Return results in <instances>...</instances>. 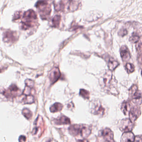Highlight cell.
<instances>
[{"label": "cell", "mask_w": 142, "mask_h": 142, "mask_svg": "<svg viewBox=\"0 0 142 142\" xmlns=\"http://www.w3.org/2000/svg\"><path fill=\"white\" fill-rule=\"evenodd\" d=\"M61 20V17L60 15H56L52 20V26L54 27H58L59 25Z\"/></svg>", "instance_id": "21"}, {"label": "cell", "mask_w": 142, "mask_h": 142, "mask_svg": "<svg viewBox=\"0 0 142 142\" xmlns=\"http://www.w3.org/2000/svg\"><path fill=\"white\" fill-rule=\"evenodd\" d=\"M134 142H142L141 135H137L135 138Z\"/></svg>", "instance_id": "31"}, {"label": "cell", "mask_w": 142, "mask_h": 142, "mask_svg": "<svg viewBox=\"0 0 142 142\" xmlns=\"http://www.w3.org/2000/svg\"><path fill=\"white\" fill-rule=\"evenodd\" d=\"M61 74L58 68L55 67L49 73V78L52 84L56 83L60 77Z\"/></svg>", "instance_id": "10"}, {"label": "cell", "mask_w": 142, "mask_h": 142, "mask_svg": "<svg viewBox=\"0 0 142 142\" xmlns=\"http://www.w3.org/2000/svg\"><path fill=\"white\" fill-rule=\"evenodd\" d=\"M80 95L84 99H89L90 93L88 91L86 90L85 89H81L80 92Z\"/></svg>", "instance_id": "23"}, {"label": "cell", "mask_w": 142, "mask_h": 142, "mask_svg": "<svg viewBox=\"0 0 142 142\" xmlns=\"http://www.w3.org/2000/svg\"><path fill=\"white\" fill-rule=\"evenodd\" d=\"M69 132L73 136H80L85 138L91 133V128L88 125H73L69 127Z\"/></svg>", "instance_id": "2"}, {"label": "cell", "mask_w": 142, "mask_h": 142, "mask_svg": "<svg viewBox=\"0 0 142 142\" xmlns=\"http://www.w3.org/2000/svg\"><path fill=\"white\" fill-rule=\"evenodd\" d=\"M121 56L124 62L129 60L130 58V54L129 49L127 46L123 45L120 49Z\"/></svg>", "instance_id": "12"}, {"label": "cell", "mask_w": 142, "mask_h": 142, "mask_svg": "<svg viewBox=\"0 0 142 142\" xmlns=\"http://www.w3.org/2000/svg\"><path fill=\"white\" fill-rule=\"evenodd\" d=\"M18 36L16 32L8 30L4 33L3 40L5 42L8 43H13L18 39Z\"/></svg>", "instance_id": "7"}, {"label": "cell", "mask_w": 142, "mask_h": 142, "mask_svg": "<svg viewBox=\"0 0 142 142\" xmlns=\"http://www.w3.org/2000/svg\"><path fill=\"white\" fill-rule=\"evenodd\" d=\"M126 69L128 73L130 74L134 72L135 71V66L133 64H132L130 63H128L126 65Z\"/></svg>", "instance_id": "24"}, {"label": "cell", "mask_w": 142, "mask_h": 142, "mask_svg": "<svg viewBox=\"0 0 142 142\" xmlns=\"http://www.w3.org/2000/svg\"><path fill=\"white\" fill-rule=\"evenodd\" d=\"M141 114L140 109L137 106L132 108L129 113V118L132 122L135 121Z\"/></svg>", "instance_id": "11"}, {"label": "cell", "mask_w": 142, "mask_h": 142, "mask_svg": "<svg viewBox=\"0 0 142 142\" xmlns=\"http://www.w3.org/2000/svg\"><path fill=\"white\" fill-rule=\"evenodd\" d=\"M20 92V90L16 85L12 84L7 90L4 91L3 94L7 98L11 99L16 97L19 94Z\"/></svg>", "instance_id": "6"}, {"label": "cell", "mask_w": 142, "mask_h": 142, "mask_svg": "<svg viewBox=\"0 0 142 142\" xmlns=\"http://www.w3.org/2000/svg\"><path fill=\"white\" fill-rule=\"evenodd\" d=\"M119 127L121 131L125 133L131 131L134 127V124L130 119H124L119 123Z\"/></svg>", "instance_id": "5"}, {"label": "cell", "mask_w": 142, "mask_h": 142, "mask_svg": "<svg viewBox=\"0 0 142 142\" xmlns=\"http://www.w3.org/2000/svg\"><path fill=\"white\" fill-rule=\"evenodd\" d=\"M36 7L38 9L40 16L43 19L46 18L51 12V8L48 3L45 0H40L38 1L36 4Z\"/></svg>", "instance_id": "4"}, {"label": "cell", "mask_w": 142, "mask_h": 142, "mask_svg": "<svg viewBox=\"0 0 142 142\" xmlns=\"http://www.w3.org/2000/svg\"><path fill=\"white\" fill-rule=\"evenodd\" d=\"M140 40V37L138 35L135 34V33L133 34L130 38V41L133 43H137Z\"/></svg>", "instance_id": "22"}, {"label": "cell", "mask_w": 142, "mask_h": 142, "mask_svg": "<svg viewBox=\"0 0 142 142\" xmlns=\"http://www.w3.org/2000/svg\"><path fill=\"white\" fill-rule=\"evenodd\" d=\"M37 19V15L36 12L33 10H29L24 13L20 27L22 30H26L33 27Z\"/></svg>", "instance_id": "3"}, {"label": "cell", "mask_w": 142, "mask_h": 142, "mask_svg": "<svg viewBox=\"0 0 142 142\" xmlns=\"http://www.w3.org/2000/svg\"><path fill=\"white\" fill-rule=\"evenodd\" d=\"M92 113L95 115L103 116L105 113V109L100 101H96L93 103Z\"/></svg>", "instance_id": "9"}, {"label": "cell", "mask_w": 142, "mask_h": 142, "mask_svg": "<svg viewBox=\"0 0 142 142\" xmlns=\"http://www.w3.org/2000/svg\"><path fill=\"white\" fill-rule=\"evenodd\" d=\"M78 6V4L76 1H72L70 3V5L69 6L68 10H70L71 11H74L77 9Z\"/></svg>", "instance_id": "25"}, {"label": "cell", "mask_w": 142, "mask_h": 142, "mask_svg": "<svg viewBox=\"0 0 142 142\" xmlns=\"http://www.w3.org/2000/svg\"><path fill=\"white\" fill-rule=\"evenodd\" d=\"M132 100L135 103L141 104L142 103V93L140 91L137 90L131 96Z\"/></svg>", "instance_id": "16"}, {"label": "cell", "mask_w": 142, "mask_h": 142, "mask_svg": "<svg viewBox=\"0 0 142 142\" xmlns=\"http://www.w3.org/2000/svg\"><path fill=\"white\" fill-rule=\"evenodd\" d=\"M127 33H128V32H127V31L126 29H121L119 32V34L121 36L123 37L125 35H126Z\"/></svg>", "instance_id": "30"}, {"label": "cell", "mask_w": 142, "mask_h": 142, "mask_svg": "<svg viewBox=\"0 0 142 142\" xmlns=\"http://www.w3.org/2000/svg\"><path fill=\"white\" fill-rule=\"evenodd\" d=\"M101 84L106 90L112 94H118L117 85L115 81H113L112 79V74L111 71L105 72V74L102 76Z\"/></svg>", "instance_id": "1"}, {"label": "cell", "mask_w": 142, "mask_h": 142, "mask_svg": "<svg viewBox=\"0 0 142 142\" xmlns=\"http://www.w3.org/2000/svg\"><path fill=\"white\" fill-rule=\"evenodd\" d=\"M63 105L60 103H56L50 107V111L52 113H55L60 111L63 109Z\"/></svg>", "instance_id": "18"}, {"label": "cell", "mask_w": 142, "mask_h": 142, "mask_svg": "<svg viewBox=\"0 0 142 142\" xmlns=\"http://www.w3.org/2000/svg\"><path fill=\"white\" fill-rule=\"evenodd\" d=\"M4 70V68H1L0 67V72Z\"/></svg>", "instance_id": "34"}, {"label": "cell", "mask_w": 142, "mask_h": 142, "mask_svg": "<svg viewBox=\"0 0 142 142\" xmlns=\"http://www.w3.org/2000/svg\"><path fill=\"white\" fill-rule=\"evenodd\" d=\"M135 136L131 132L123 133L121 138V142H134Z\"/></svg>", "instance_id": "13"}, {"label": "cell", "mask_w": 142, "mask_h": 142, "mask_svg": "<svg viewBox=\"0 0 142 142\" xmlns=\"http://www.w3.org/2000/svg\"><path fill=\"white\" fill-rule=\"evenodd\" d=\"M33 88L29 87H28L27 86H26L25 89L22 92V95H24L25 96L31 95V92H32V90L33 89Z\"/></svg>", "instance_id": "26"}, {"label": "cell", "mask_w": 142, "mask_h": 142, "mask_svg": "<svg viewBox=\"0 0 142 142\" xmlns=\"http://www.w3.org/2000/svg\"><path fill=\"white\" fill-rule=\"evenodd\" d=\"M131 108V104L129 101H125L123 102L122 103L121 107V110L125 115H129Z\"/></svg>", "instance_id": "15"}, {"label": "cell", "mask_w": 142, "mask_h": 142, "mask_svg": "<svg viewBox=\"0 0 142 142\" xmlns=\"http://www.w3.org/2000/svg\"><path fill=\"white\" fill-rule=\"evenodd\" d=\"M22 15L21 12L20 11H18L15 13L14 16H13V20H18L21 18Z\"/></svg>", "instance_id": "29"}, {"label": "cell", "mask_w": 142, "mask_h": 142, "mask_svg": "<svg viewBox=\"0 0 142 142\" xmlns=\"http://www.w3.org/2000/svg\"><path fill=\"white\" fill-rule=\"evenodd\" d=\"M110 142V141H105L104 142Z\"/></svg>", "instance_id": "35"}, {"label": "cell", "mask_w": 142, "mask_h": 142, "mask_svg": "<svg viewBox=\"0 0 142 142\" xmlns=\"http://www.w3.org/2000/svg\"><path fill=\"white\" fill-rule=\"evenodd\" d=\"M22 114L26 119L29 120L31 119L33 114L31 110L28 108H24L22 110Z\"/></svg>", "instance_id": "19"}, {"label": "cell", "mask_w": 142, "mask_h": 142, "mask_svg": "<svg viewBox=\"0 0 142 142\" xmlns=\"http://www.w3.org/2000/svg\"><path fill=\"white\" fill-rule=\"evenodd\" d=\"M108 65L110 70L112 71L114 70L116 67H118L119 64L113 58H109L108 60Z\"/></svg>", "instance_id": "17"}, {"label": "cell", "mask_w": 142, "mask_h": 142, "mask_svg": "<svg viewBox=\"0 0 142 142\" xmlns=\"http://www.w3.org/2000/svg\"><path fill=\"white\" fill-rule=\"evenodd\" d=\"M23 101L25 104H31L34 102V97L32 95L25 96L23 99Z\"/></svg>", "instance_id": "20"}, {"label": "cell", "mask_w": 142, "mask_h": 142, "mask_svg": "<svg viewBox=\"0 0 142 142\" xmlns=\"http://www.w3.org/2000/svg\"><path fill=\"white\" fill-rule=\"evenodd\" d=\"M54 123L58 125L69 124L70 123V121L68 118L65 116H62L54 120Z\"/></svg>", "instance_id": "14"}, {"label": "cell", "mask_w": 142, "mask_h": 142, "mask_svg": "<svg viewBox=\"0 0 142 142\" xmlns=\"http://www.w3.org/2000/svg\"><path fill=\"white\" fill-rule=\"evenodd\" d=\"M137 87L136 85H133L130 89H129V94L130 96L131 97L134 93L137 90Z\"/></svg>", "instance_id": "27"}, {"label": "cell", "mask_w": 142, "mask_h": 142, "mask_svg": "<svg viewBox=\"0 0 142 142\" xmlns=\"http://www.w3.org/2000/svg\"><path fill=\"white\" fill-rule=\"evenodd\" d=\"M26 137L25 136L21 135L19 137V142H25V141H26Z\"/></svg>", "instance_id": "32"}, {"label": "cell", "mask_w": 142, "mask_h": 142, "mask_svg": "<svg viewBox=\"0 0 142 142\" xmlns=\"http://www.w3.org/2000/svg\"><path fill=\"white\" fill-rule=\"evenodd\" d=\"M77 142H88V140H85V139H83V140H78V141H77Z\"/></svg>", "instance_id": "33"}, {"label": "cell", "mask_w": 142, "mask_h": 142, "mask_svg": "<svg viewBox=\"0 0 142 142\" xmlns=\"http://www.w3.org/2000/svg\"><path fill=\"white\" fill-rule=\"evenodd\" d=\"M25 83V84H26V86H28V87H31V88L34 87V82L31 79H27L26 80Z\"/></svg>", "instance_id": "28"}, {"label": "cell", "mask_w": 142, "mask_h": 142, "mask_svg": "<svg viewBox=\"0 0 142 142\" xmlns=\"http://www.w3.org/2000/svg\"><path fill=\"white\" fill-rule=\"evenodd\" d=\"M99 135L103 137L105 141L113 142V133L110 128H106L101 130Z\"/></svg>", "instance_id": "8"}]
</instances>
